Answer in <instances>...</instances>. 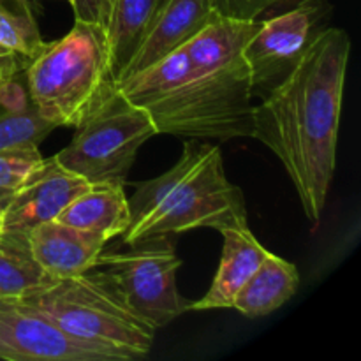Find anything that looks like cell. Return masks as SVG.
Returning a JSON list of instances; mask_svg holds the SVG:
<instances>
[{
  "label": "cell",
  "mask_w": 361,
  "mask_h": 361,
  "mask_svg": "<svg viewBox=\"0 0 361 361\" xmlns=\"http://www.w3.org/2000/svg\"><path fill=\"white\" fill-rule=\"evenodd\" d=\"M215 11L214 0H161L133 59L116 81L147 69L185 44Z\"/></svg>",
  "instance_id": "8fae6325"
},
{
  "label": "cell",
  "mask_w": 361,
  "mask_h": 361,
  "mask_svg": "<svg viewBox=\"0 0 361 361\" xmlns=\"http://www.w3.org/2000/svg\"><path fill=\"white\" fill-rule=\"evenodd\" d=\"M13 56H18V55H14V53H11L9 49H6V48H4V46H0V60L13 59Z\"/></svg>",
  "instance_id": "484cf974"
},
{
  "label": "cell",
  "mask_w": 361,
  "mask_h": 361,
  "mask_svg": "<svg viewBox=\"0 0 361 361\" xmlns=\"http://www.w3.org/2000/svg\"><path fill=\"white\" fill-rule=\"evenodd\" d=\"M14 74L0 90V150L39 148L56 127L42 118L28 97L27 85H21Z\"/></svg>",
  "instance_id": "e0dca14e"
},
{
  "label": "cell",
  "mask_w": 361,
  "mask_h": 361,
  "mask_svg": "<svg viewBox=\"0 0 361 361\" xmlns=\"http://www.w3.org/2000/svg\"><path fill=\"white\" fill-rule=\"evenodd\" d=\"M23 302L44 314L71 337L115 349L127 360L147 356L157 331L136 316L92 270L59 279Z\"/></svg>",
  "instance_id": "277c9868"
},
{
  "label": "cell",
  "mask_w": 361,
  "mask_h": 361,
  "mask_svg": "<svg viewBox=\"0 0 361 361\" xmlns=\"http://www.w3.org/2000/svg\"><path fill=\"white\" fill-rule=\"evenodd\" d=\"M0 360L127 361V356L71 337L23 300L0 298Z\"/></svg>",
  "instance_id": "ba28073f"
},
{
  "label": "cell",
  "mask_w": 361,
  "mask_h": 361,
  "mask_svg": "<svg viewBox=\"0 0 361 361\" xmlns=\"http://www.w3.org/2000/svg\"><path fill=\"white\" fill-rule=\"evenodd\" d=\"M28 97L55 127H76L115 85L104 27L78 21L25 67Z\"/></svg>",
  "instance_id": "3957f363"
},
{
  "label": "cell",
  "mask_w": 361,
  "mask_h": 361,
  "mask_svg": "<svg viewBox=\"0 0 361 361\" xmlns=\"http://www.w3.org/2000/svg\"><path fill=\"white\" fill-rule=\"evenodd\" d=\"M123 183L126 182L90 183L63 208L59 221L101 235L108 242L123 236L130 226L129 197L126 196Z\"/></svg>",
  "instance_id": "5bb4252c"
},
{
  "label": "cell",
  "mask_w": 361,
  "mask_h": 361,
  "mask_svg": "<svg viewBox=\"0 0 361 361\" xmlns=\"http://www.w3.org/2000/svg\"><path fill=\"white\" fill-rule=\"evenodd\" d=\"M46 44L28 0H0V46L32 60Z\"/></svg>",
  "instance_id": "ffe728a7"
},
{
  "label": "cell",
  "mask_w": 361,
  "mask_h": 361,
  "mask_svg": "<svg viewBox=\"0 0 361 361\" xmlns=\"http://www.w3.org/2000/svg\"><path fill=\"white\" fill-rule=\"evenodd\" d=\"M74 11V20L90 21L104 27L111 0H67Z\"/></svg>",
  "instance_id": "603a6c76"
},
{
  "label": "cell",
  "mask_w": 361,
  "mask_h": 361,
  "mask_svg": "<svg viewBox=\"0 0 361 361\" xmlns=\"http://www.w3.org/2000/svg\"><path fill=\"white\" fill-rule=\"evenodd\" d=\"M286 0H214L219 13L240 20H257L264 11Z\"/></svg>",
  "instance_id": "7402d4cb"
},
{
  "label": "cell",
  "mask_w": 361,
  "mask_h": 361,
  "mask_svg": "<svg viewBox=\"0 0 361 361\" xmlns=\"http://www.w3.org/2000/svg\"><path fill=\"white\" fill-rule=\"evenodd\" d=\"M18 74H20V73H18ZM11 80V78H6V76H0V90H2V88H4V85H6L7 83V81H9Z\"/></svg>",
  "instance_id": "4316f807"
},
{
  "label": "cell",
  "mask_w": 361,
  "mask_h": 361,
  "mask_svg": "<svg viewBox=\"0 0 361 361\" xmlns=\"http://www.w3.org/2000/svg\"><path fill=\"white\" fill-rule=\"evenodd\" d=\"M349 53L345 30L317 32L293 69L252 108L250 137L277 155L312 224H319L334 182Z\"/></svg>",
  "instance_id": "7a4b0ae2"
},
{
  "label": "cell",
  "mask_w": 361,
  "mask_h": 361,
  "mask_svg": "<svg viewBox=\"0 0 361 361\" xmlns=\"http://www.w3.org/2000/svg\"><path fill=\"white\" fill-rule=\"evenodd\" d=\"M7 197H0V231L4 229V215H6V204H7Z\"/></svg>",
  "instance_id": "d4e9b609"
},
{
  "label": "cell",
  "mask_w": 361,
  "mask_h": 361,
  "mask_svg": "<svg viewBox=\"0 0 361 361\" xmlns=\"http://www.w3.org/2000/svg\"><path fill=\"white\" fill-rule=\"evenodd\" d=\"M212 145L203 143L200 140H187L183 143V152L180 155L178 162L173 168H169L164 175L157 178L147 180L136 185V192L129 200L130 208V226H136L145 217L152 214L159 204L162 203L166 196L189 175L190 169L203 159V155L210 150Z\"/></svg>",
  "instance_id": "d6986e66"
},
{
  "label": "cell",
  "mask_w": 361,
  "mask_h": 361,
  "mask_svg": "<svg viewBox=\"0 0 361 361\" xmlns=\"http://www.w3.org/2000/svg\"><path fill=\"white\" fill-rule=\"evenodd\" d=\"M56 282L37 263L28 243V235L0 231V298L25 300Z\"/></svg>",
  "instance_id": "2e32d148"
},
{
  "label": "cell",
  "mask_w": 361,
  "mask_h": 361,
  "mask_svg": "<svg viewBox=\"0 0 361 361\" xmlns=\"http://www.w3.org/2000/svg\"><path fill=\"white\" fill-rule=\"evenodd\" d=\"M221 263L207 295L197 302H190V310L233 309L235 296L252 277L270 250L257 242L250 228H226Z\"/></svg>",
  "instance_id": "4fadbf2b"
},
{
  "label": "cell",
  "mask_w": 361,
  "mask_h": 361,
  "mask_svg": "<svg viewBox=\"0 0 361 361\" xmlns=\"http://www.w3.org/2000/svg\"><path fill=\"white\" fill-rule=\"evenodd\" d=\"M196 228H249L243 194L226 176L221 148L210 150L148 217L127 229L126 245Z\"/></svg>",
  "instance_id": "8992f818"
},
{
  "label": "cell",
  "mask_w": 361,
  "mask_h": 361,
  "mask_svg": "<svg viewBox=\"0 0 361 361\" xmlns=\"http://www.w3.org/2000/svg\"><path fill=\"white\" fill-rule=\"evenodd\" d=\"M28 243L46 274L59 281L90 270L108 240L55 219L35 226L28 233Z\"/></svg>",
  "instance_id": "7c38bea8"
},
{
  "label": "cell",
  "mask_w": 361,
  "mask_h": 361,
  "mask_svg": "<svg viewBox=\"0 0 361 361\" xmlns=\"http://www.w3.org/2000/svg\"><path fill=\"white\" fill-rule=\"evenodd\" d=\"M261 27L215 11L200 32L159 62L115 81L157 134L187 140L250 137L254 92L243 48Z\"/></svg>",
  "instance_id": "6da1fadb"
},
{
  "label": "cell",
  "mask_w": 361,
  "mask_h": 361,
  "mask_svg": "<svg viewBox=\"0 0 361 361\" xmlns=\"http://www.w3.org/2000/svg\"><path fill=\"white\" fill-rule=\"evenodd\" d=\"M300 284V274L289 261L268 252L252 277L235 296L233 309L247 317H263L281 309Z\"/></svg>",
  "instance_id": "9a60e30c"
},
{
  "label": "cell",
  "mask_w": 361,
  "mask_h": 361,
  "mask_svg": "<svg viewBox=\"0 0 361 361\" xmlns=\"http://www.w3.org/2000/svg\"><path fill=\"white\" fill-rule=\"evenodd\" d=\"M154 136L157 129L148 113L113 85L55 157L88 183L126 182L137 150Z\"/></svg>",
  "instance_id": "5b68a950"
},
{
  "label": "cell",
  "mask_w": 361,
  "mask_h": 361,
  "mask_svg": "<svg viewBox=\"0 0 361 361\" xmlns=\"http://www.w3.org/2000/svg\"><path fill=\"white\" fill-rule=\"evenodd\" d=\"M126 252L97 257L90 268L136 316L155 330L190 310V302L176 288L182 261L168 236L134 243Z\"/></svg>",
  "instance_id": "52a82bcc"
},
{
  "label": "cell",
  "mask_w": 361,
  "mask_h": 361,
  "mask_svg": "<svg viewBox=\"0 0 361 361\" xmlns=\"http://www.w3.org/2000/svg\"><path fill=\"white\" fill-rule=\"evenodd\" d=\"M39 148H14L0 150V190L13 192L23 180L42 162Z\"/></svg>",
  "instance_id": "44dd1931"
},
{
  "label": "cell",
  "mask_w": 361,
  "mask_h": 361,
  "mask_svg": "<svg viewBox=\"0 0 361 361\" xmlns=\"http://www.w3.org/2000/svg\"><path fill=\"white\" fill-rule=\"evenodd\" d=\"M159 2L161 0H111L104 32L115 81L133 59Z\"/></svg>",
  "instance_id": "ac0fdd59"
},
{
  "label": "cell",
  "mask_w": 361,
  "mask_h": 361,
  "mask_svg": "<svg viewBox=\"0 0 361 361\" xmlns=\"http://www.w3.org/2000/svg\"><path fill=\"white\" fill-rule=\"evenodd\" d=\"M28 62H30V60L23 59V56H13V59L0 60V76L13 78L14 74L23 73L25 67L28 66Z\"/></svg>",
  "instance_id": "cb8c5ba5"
},
{
  "label": "cell",
  "mask_w": 361,
  "mask_h": 361,
  "mask_svg": "<svg viewBox=\"0 0 361 361\" xmlns=\"http://www.w3.org/2000/svg\"><path fill=\"white\" fill-rule=\"evenodd\" d=\"M90 183L63 168L55 155L41 164L7 197L4 229L28 233L42 222L55 221L63 208Z\"/></svg>",
  "instance_id": "30bf717a"
},
{
  "label": "cell",
  "mask_w": 361,
  "mask_h": 361,
  "mask_svg": "<svg viewBox=\"0 0 361 361\" xmlns=\"http://www.w3.org/2000/svg\"><path fill=\"white\" fill-rule=\"evenodd\" d=\"M317 7L302 4L296 9L261 21V27L243 48L250 71L252 92H268L293 69L310 41Z\"/></svg>",
  "instance_id": "9c48e42d"
},
{
  "label": "cell",
  "mask_w": 361,
  "mask_h": 361,
  "mask_svg": "<svg viewBox=\"0 0 361 361\" xmlns=\"http://www.w3.org/2000/svg\"><path fill=\"white\" fill-rule=\"evenodd\" d=\"M6 196H9V192H2V190H0V197H6Z\"/></svg>",
  "instance_id": "83f0119b"
}]
</instances>
